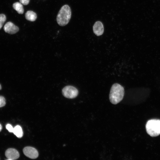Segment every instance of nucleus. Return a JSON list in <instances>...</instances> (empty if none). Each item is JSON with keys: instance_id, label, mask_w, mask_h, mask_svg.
<instances>
[{"instance_id": "obj_12", "label": "nucleus", "mask_w": 160, "mask_h": 160, "mask_svg": "<svg viewBox=\"0 0 160 160\" xmlns=\"http://www.w3.org/2000/svg\"><path fill=\"white\" fill-rule=\"evenodd\" d=\"M6 19V17L4 14H0V29L2 27Z\"/></svg>"}, {"instance_id": "obj_5", "label": "nucleus", "mask_w": 160, "mask_h": 160, "mask_svg": "<svg viewBox=\"0 0 160 160\" xmlns=\"http://www.w3.org/2000/svg\"><path fill=\"white\" fill-rule=\"evenodd\" d=\"M25 155L31 159H35L38 157L39 153L34 148L30 146L25 147L23 150Z\"/></svg>"}, {"instance_id": "obj_14", "label": "nucleus", "mask_w": 160, "mask_h": 160, "mask_svg": "<svg viewBox=\"0 0 160 160\" xmlns=\"http://www.w3.org/2000/svg\"><path fill=\"white\" fill-rule=\"evenodd\" d=\"M7 129L10 132H13L14 128L10 124H7L6 126Z\"/></svg>"}, {"instance_id": "obj_1", "label": "nucleus", "mask_w": 160, "mask_h": 160, "mask_svg": "<svg viewBox=\"0 0 160 160\" xmlns=\"http://www.w3.org/2000/svg\"><path fill=\"white\" fill-rule=\"evenodd\" d=\"M124 93V87L117 83L112 86L109 94V99L113 104H116L123 99Z\"/></svg>"}, {"instance_id": "obj_6", "label": "nucleus", "mask_w": 160, "mask_h": 160, "mask_svg": "<svg viewBox=\"0 0 160 160\" xmlns=\"http://www.w3.org/2000/svg\"><path fill=\"white\" fill-rule=\"evenodd\" d=\"M4 29L6 33L10 34H15L19 30L18 27L11 22H8L5 24Z\"/></svg>"}, {"instance_id": "obj_7", "label": "nucleus", "mask_w": 160, "mask_h": 160, "mask_svg": "<svg viewBox=\"0 0 160 160\" xmlns=\"http://www.w3.org/2000/svg\"><path fill=\"white\" fill-rule=\"evenodd\" d=\"M5 155L8 160H14L17 159L20 156L18 151L14 148H10L7 149Z\"/></svg>"}, {"instance_id": "obj_9", "label": "nucleus", "mask_w": 160, "mask_h": 160, "mask_svg": "<svg viewBox=\"0 0 160 160\" xmlns=\"http://www.w3.org/2000/svg\"><path fill=\"white\" fill-rule=\"evenodd\" d=\"M25 16L26 20L31 21H35L37 18L36 14L31 10L28 11L26 12Z\"/></svg>"}, {"instance_id": "obj_15", "label": "nucleus", "mask_w": 160, "mask_h": 160, "mask_svg": "<svg viewBox=\"0 0 160 160\" xmlns=\"http://www.w3.org/2000/svg\"><path fill=\"white\" fill-rule=\"evenodd\" d=\"M30 0H19L20 2L24 5H28Z\"/></svg>"}, {"instance_id": "obj_3", "label": "nucleus", "mask_w": 160, "mask_h": 160, "mask_svg": "<svg viewBox=\"0 0 160 160\" xmlns=\"http://www.w3.org/2000/svg\"><path fill=\"white\" fill-rule=\"evenodd\" d=\"M145 128L147 133L151 136H158L160 134V120L152 119L148 120Z\"/></svg>"}, {"instance_id": "obj_17", "label": "nucleus", "mask_w": 160, "mask_h": 160, "mask_svg": "<svg viewBox=\"0 0 160 160\" xmlns=\"http://www.w3.org/2000/svg\"><path fill=\"white\" fill-rule=\"evenodd\" d=\"M1 85L0 84V90H1Z\"/></svg>"}, {"instance_id": "obj_11", "label": "nucleus", "mask_w": 160, "mask_h": 160, "mask_svg": "<svg viewBox=\"0 0 160 160\" xmlns=\"http://www.w3.org/2000/svg\"><path fill=\"white\" fill-rule=\"evenodd\" d=\"M13 8L19 14H23L24 11L22 4L20 2H16L13 4Z\"/></svg>"}, {"instance_id": "obj_10", "label": "nucleus", "mask_w": 160, "mask_h": 160, "mask_svg": "<svg viewBox=\"0 0 160 160\" xmlns=\"http://www.w3.org/2000/svg\"><path fill=\"white\" fill-rule=\"evenodd\" d=\"M13 133L19 138H20L23 136V132L22 128L18 125H16L14 128Z\"/></svg>"}, {"instance_id": "obj_2", "label": "nucleus", "mask_w": 160, "mask_h": 160, "mask_svg": "<svg viewBox=\"0 0 160 160\" xmlns=\"http://www.w3.org/2000/svg\"><path fill=\"white\" fill-rule=\"evenodd\" d=\"M71 10L67 5L62 7L57 15L56 20L57 23L61 26L67 25L69 22L71 17Z\"/></svg>"}, {"instance_id": "obj_13", "label": "nucleus", "mask_w": 160, "mask_h": 160, "mask_svg": "<svg viewBox=\"0 0 160 160\" xmlns=\"http://www.w3.org/2000/svg\"><path fill=\"white\" fill-rule=\"evenodd\" d=\"M6 104L5 99L4 97L0 96V108L4 106Z\"/></svg>"}, {"instance_id": "obj_16", "label": "nucleus", "mask_w": 160, "mask_h": 160, "mask_svg": "<svg viewBox=\"0 0 160 160\" xmlns=\"http://www.w3.org/2000/svg\"><path fill=\"white\" fill-rule=\"evenodd\" d=\"M2 128V127L1 125L0 124V132L1 131Z\"/></svg>"}, {"instance_id": "obj_4", "label": "nucleus", "mask_w": 160, "mask_h": 160, "mask_svg": "<svg viewBox=\"0 0 160 160\" xmlns=\"http://www.w3.org/2000/svg\"><path fill=\"white\" fill-rule=\"evenodd\" d=\"M62 94L66 98L72 99L76 97L78 94V91L75 87L71 86H67L62 89Z\"/></svg>"}, {"instance_id": "obj_8", "label": "nucleus", "mask_w": 160, "mask_h": 160, "mask_svg": "<svg viewBox=\"0 0 160 160\" xmlns=\"http://www.w3.org/2000/svg\"><path fill=\"white\" fill-rule=\"evenodd\" d=\"M93 31L94 33L97 36L101 35L104 32L103 25L100 21L96 22L93 26Z\"/></svg>"}]
</instances>
